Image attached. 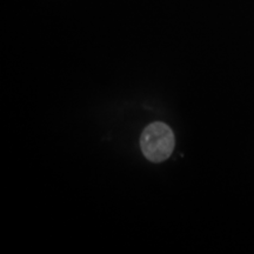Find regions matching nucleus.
<instances>
[{
	"instance_id": "1",
	"label": "nucleus",
	"mask_w": 254,
	"mask_h": 254,
	"mask_svg": "<svg viewBox=\"0 0 254 254\" xmlns=\"http://www.w3.org/2000/svg\"><path fill=\"white\" fill-rule=\"evenodd\" d=\"M176 139L172 129L164 123H153L142 132L140 146L142 153L153 163H161L170 158Z\"/></svg>"
}]
</instances>
